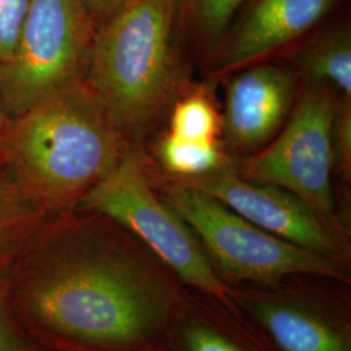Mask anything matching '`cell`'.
Returning a JSON list of instances; mask_svg holds the SVG:
<instances>
[{
    "instance_id": "cell-12",
    "label": "cell",
    "mask_w": 351,
    "mask_h": 351,
    "mask_svg": "<svg viewBox=\"0 0 351 351\" xmlns=\"http://www.w3.org/2000/svg\"><path fill=\"white\" fill-rule=\"evenodd\" d=\"M294 72L307 85L328 88L351 99V33L348 25H335L307 40L291 58Z\"/></svg>"
},
{
    "instance_id": "cell-4",
    "label": "cell",
    "mask_w": 351,
    "mask_h": 351,
    "mask_svg": "<svg viewBox=\"0 0 351 351\" xmlns=\"http://www.w3.org/2000/svg\"><path fill=\"white\" fill-rule=\"evenodd\" d=\"M80 204L126 228L186 284L229 304V288L213 271L199 241L152 189L138 145L126 147L116 168Z\"/></svg>"
},
{
    "instance_id": "cell-15",
    "label": "cell",
    "mask_w": 351,
    "mask_h": 351,
    "mask_svg": "<svg viewBox=\"0 0 351 351\" xmlns=\"http://www.w3.org/2000/svg\"><path fill=\"white\" fill-rule=\"evenodd\" d=\"M169 133L191 141H217L221 116L204 90L191 91L175 101Z\"/></svg>"
},
{
    "instance_id": "cell-21",
    "label": "cell",
    "mask_w": 351,
    "mask_h": 351,
    "mask_svg": "<svg viewBox=\"0 0 351 351\" xmlns=\"http://www.w3.org/2000/svg\"><path fill=\"white\" fill-rule=\"evenodd\" d=\"M88 12L95 26L106 23L113 13L117 12L129 0H85Z\"/></svg>"
},
{
    "instance_id": "cell-18",
    "label": "cell",
    "mask_w": 351,
    "mask_h": 351,
    "mask_svg": "<svg viewBox=\"0 0 351 351\" xmlns=\"http://www.w3.org/2000/svg\"><path fill=\"white\" fill-rule=\"evenodd\" d=\"M30 0H0V62L14 50Z\"/></svg>"
},
{
    "instance_id": "cell-3",
    "label": "cell",
    "mask_w": 351,
    "mask_h": 351,
    "mask_svg": "<svg viewBox=\"0 0 351 351\" xmlns=\"http://www.w3.org/2000/svg\"><path fill=\"white\" fill-rule=\"evenodd\" d=\"M177 0H129L97 27L85 82L129 145H138L182 84Z\"/></svg>"
},
{
    "instance_id": "cell-8",
    "label": "cell",
    "mask_w": 351,
    "mask_h": 351,
    "mask_svg": "<svg viewBox=\"0 0 351 351\" xmlns=\"http://www.w3.org/2000/svg\"><path fill=\"white\" fill-rule=\"evenodd\" d=\"M180 181L206 191L278 239L336 261L346 255L339 232L311 206L285 189L241 177L233 164L210 175Z\"/></svg>"
},
{
    "instance_id": "cell-14",
    "label": "cell",
    "mask_w": 351,
    "mask_h": 351,
    "mask_svg": "<svg viewBox=\"0 0 351 351\" xmlns=\"http://www.w3.org/2000/svg\"><path fill=\"white\" fill-rule=\"evenodd\" d=\"M156 155L164 169L177 180L210 175L234 162V158H230L217 141H191L171 133L158 142Z\"/></svg>"
},
{
    "instance_id": "cell-13",
    "label": "cell",
    "mask_w": 351,
    "mask_h": 351,
    "mask_svg": "<svg viewBox=\"0 0 351 351\" xmlns=\"http://www.w3.org/2000/svg\"><path fill=\"white\" fill-rule=\"evenodd\" d=\"M246 0H177V42L213 55Z\"/></svg>"
},
{
    "instance_id": "cell-6",
    "label": "cell",
    "mask_w": 351,
    "mask_h": 351,
    "mask_svg": "<svg viewBox=\"0 0 351 351\" xmlns=\"http://www.w3.org/2000/svg\"><path fill=\"white\" fill-rule=\"evenodd\" d=\"M162 198L229 276L262 282L290 275L345 277L336 259L278 239L201 189L173 180L164 185Z\"/></svg>"
},
{
    "instance_id": "cell-20",
    "label": "cell",
    "mask_w": 351,
    "mask_h": 351,
    "mask_svg": "<svg viewBox=\"0 0 351 351\" xmlns=\"http://www.w3.org/2000/svg\"><path fill=\"white\" fill-rule=\"evenodd\" d=\"M0 351H30L25 339L21 337L19 330L7 314L3 301L0 298Z\"/></svg>"
},
{
    "instance_id": "cell-10",
    "label": "cell",
    "mask_w": 351,
    "mask_h": 351,
    "mask_svg": "<svg viewBox=\"0 0 351 351\" xmlns=\"http://www.w3.org/2000/svg\"><path fill=\"white\" fill-rule=\"evenodd\" d=\"M295 93L294 69L274 64L242 69L226 86L221 132L228 149L247 156L265 146L287 123Z\"/></svg>"
},
{
    "instance_id": "cell-19",
    "label": "cell",
    "mask_w": 351,
    "mask_h": 351,
    "mask_svg": "<svg viewBox=\"0 0 351 351\" xmlns=\"http://www.w3.org/2000/svg\"><path fill=\"white\" fill-rule=\"evenodd\" d=\"M185 343L188 351H241L223 336L203 326H189Z\"/></svg>"
},
{
    "instance_id": "cell-16",
    "label": "cell",
    "mask_w": 351,
    "mask_h": 351,
    "mask_svg": "<svg viewBox=\"0 0 351 351\" xmlns=\"http://www.w3.org/2000/svg\"><path fill=\"white\" fill-rule=\"evenodd\" d=\"M42 213L11 175H0V250L20 239Z\"/></svg>"
},
{
    "instance_id": "cell-5",
    "label": "cell",
    "mask_w": 351,
    "mask_h": 351,
    "mask_svg": "<svg viewBox=\"0 0 351 351\" xmlns=\"http://www.w3.org/2000/svg\"><path fill=\"white\" fill-rule=\"evenodd\" d=\"M97 26L85 0H30L12 53L0 62V108L17 117L85 80Z\"/></svg>"
},
{
    "instance_id": "cell-9",
    "label": "cell",
    "mask_w": 351,
    "mask_h": 351,
    "mask_svg": "<svg viewBox=\"0 0 351 351\" xmlns=\"http://www.w3.org/2000/svg\"><path fill=\"white\" fill-rule=\"evenodd\" d=\"M339 0H252L211 58L213 80L258 64L314 29Z\"/></svg>"
},
{
    "instance_id": "cell-17",
    "label": "cell",
    "mask_w": 351,
    "mask_h": 351,
    "mask_svg": "<svg viewBox=\"0 0 351 351\" xmlns=\"http://www.w3.org/2000/svg\"><path fill=\"white\" fill-rule=\"evenodd\" d=\"M333 172L343 177L351 171V99H336L330 130Z\"/></svg>"
},
{
    "instance_id": "cell-11",
    "label": "cell",
    "mask_w": 351,
    "mask_h": 351,
    "mask_svg": "<svg viewBox=\"0 0 351 351\" xmlns=\"http://www.w3.org/2000/svg\"><path fill=\"white\" fill-rule=\"evenodd\" d=\"M249 307L282 351H350L336 328L304 308L263 300Z\"/></svg>"
},
{
    "instance_id": "cell-2",
    "label": "cell",
    "mask_w": 351,
    "mask_h": 351,
    "mask_svg": "<svg viewBox=\"0 0 351 351\" xmlns=\"http://www.w3.org/2000/svg\"><path fill=\"white\" fill-rule=\"evenodd\" d=\"M128 146L82 80L10 120L4 162L43 213L80 203L112 172Z\"/></svg>"
},
{
    "instance_id": "cell-7",
    "label": "cell",
    "mask_w": 351,
    "mask_h": 351,
    "mask_svg": "<svg viewBox=\"0 0 351 351\" xmlns=\"http://www.w3.org/2000/svg\"><path fill=\"white\" fill-rule=\"evenodd\" d=\"M336 94L307 85L294 112L264 150L234 159L241 177L285 189L311 206L339 232L332 189L330 130Z\"/></svg>"
},
{
    "instance_id": "cell-22",
    "label": "cell",
    "mask_w": 351,
    "mask_h": 351,
    "mask_svg": "<svg viewBox=\"0 0 351 351\" xmlns=\"http://www.w3.org/2000/svg\"><path fill=\"white\" fill-rule=\"evenodd\" d=\"M8 125H10L8 116L0 108V163L4 162V147H5V137H7Z\"/></svg>"
},
{
    "instance_id": "cell-1",
    "label": "cell",
    "mask_w": 351,
    "mask_h": 351,
    "mask_svg": "<svg viewBox=\"0 0 351 351\" xmlns=\"http://www.w3.org/2000/svg\"><path fill=\"white\" fill-rule=\"evenodd\" d=\"M147 269L112 245L71 242L24 289L30 315L55 333L95 346L149 339L169 304Z\"/></svg>"
}]
</instances>
